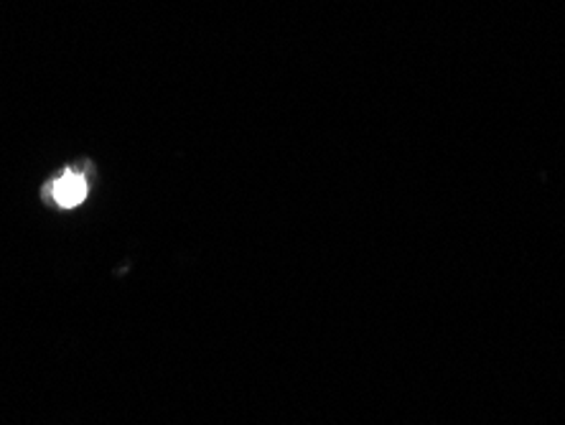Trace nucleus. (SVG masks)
Instances as JSON below:
<instances>
[{
    "mask_svg": "<svg viewBox=\"0 0 565 425\" xmlns=\"http://www.w3.org/2000/svg\"><path fill=\"white\" fill-rule=\"evenodd\" d=\"M89 183H93V169L85 163H74L44 183L41 199L54 210H74L87 199Z\"/></svg>",
    "mask_w": 565,
    "mask_h": 425,
    "instance_id": "f257e3e1",
    "label": "nucleus"
}]
</instances>
